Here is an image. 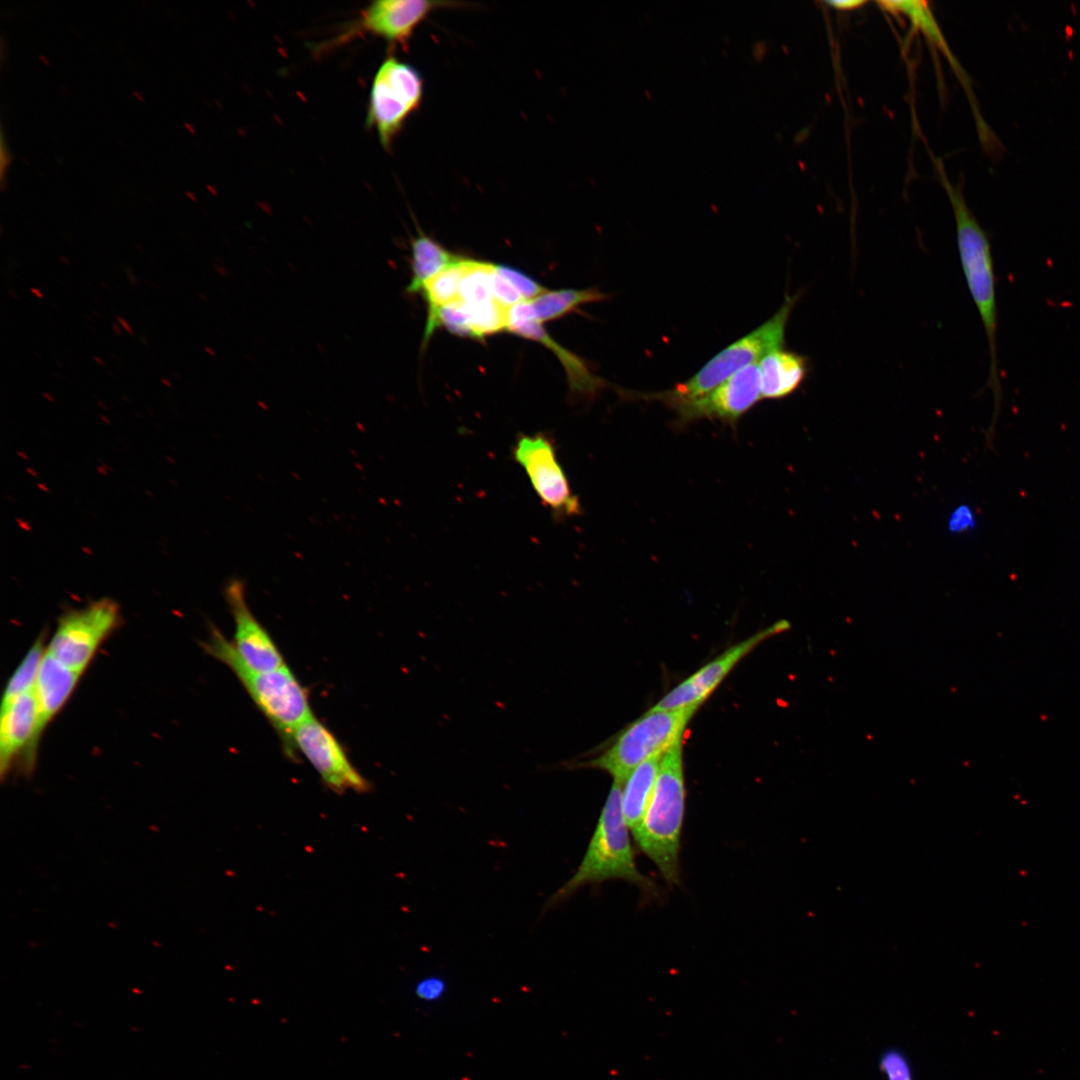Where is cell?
<instances>
[{
	"label": "cell",
	"mask_w": 1080,
	"mask_h": 1080,
	"mask_svg": "<svg viewBox=\"0 0 1080 1080\" xmlns=\"http://www.w3.org/2000/svg\"><path fill=\"white\" fill-rule=\"evenodd\" d=\"M60 259H61V260H62L63 262H65V263H66L67 265H70V262H69V261H68V260H67V259H66L65 257L61 256V257H60Z\"/></svg>",
	"instance_id": "37"
},
{
	"label": "cell",
	"mask_w": 1080,
	"mask_h": 1080,
	"mask_svg": "<svg viewBox=\"0 0 1080 1080\" xmlns=\"http://www.w3.org/2000/svg\"><path fill=\"white\" fill-rule=\"evenodd\" d=\"M161 382L164 383L166 386H169V387L171 386L170 381L166 380L165 378H162Z\"/></svg>",
	"instance_id": "36"
},
{
	"label": "cell",
	"mask_w": 1080,
	"mask_h": 1080,
	"mask_svg": "<svg viewBox=\"0 0 1080 1080\" xmlns=\"http://www.w3.org/2000/svg\"><path fill=\"white\" fill-rule=\"evenodd\" d=\"M112 327H113V332H114V333H115V334H116L117 336H122V331H121V328H120V327H119V326H118V325H117L116 323H113V324H112Z\"/></svg>",
	"instance_id": "33"
},
{
	"label": "cell",
	"mask_w": 1080,
	"mask_h": 1080,
	"mask_svg": "<svg viewBox=\"0 0 1080 1080\" xmlns=\"http://www.w3.org/2000/svg\"><path fill=\"white\" fill-rule=\"evenodd\" d=\"M117 320H118L119 324H120V325L122 326V328H123V329H124V330H125V331H126V332H127L128 334H130V335H133V333H134V332H133V329H132L131 325L129 324V322H128V321H127L126 319H124V318H122V317H120V316H117Z\"/></svg>",
	"instance_id": "31"
},
{
	"label": "cell",
	"mask_w": 1080,
	"mask_h": 1080,
	"mask_svg": "<svg viewBox=\"0 0 1080 1080\" xmlns=\"http://www.w3.org/2000/svg\"><path fill=\"white\" fill-rule=\"evenodd\" d=\"M457 257L435 239L419 231L411 241V279L406 292L408 294L420 293L430 279Z\"/></svg>",
	"instance_id": "20"
},
{
	"label": "cell",
	"mask_w": 1080,
	"mask_h": 1080,
	"mask_svg": "<svg viewBox=\"0 0 1080 1080\" xmlns=\"http://www.w3.org/2000/svg\"><path fill=\"white\" fill-rule=\"evenodd\" d=\"M291 741L295 752L304 755L334 793L370 792V782L352 764L337 737L314 715L293 730Z\"/></svg>",
	"instance_id": "11"
},
{
	"label": "cell",
	"mask_w": 1080,
	"mask_h": 1080,
	"mask_svg": "<svg viewBox=\"0 0 1080 1080\" xmlns=\"http://www.w3.org/2000/svg\"><path fill=\"white\" fill-rule=\"evenodd\" d=\"M512 456L554 519L564 520L581 513L579 499L570 487L558 460L554 440L548 434H519L512 447Z\"/></svg>",
	"instance_id": "10"
},
{
	"label": "cell",
	"mask_w": 1080,
	"mask_h": 1080,
	"mask_svg": "<svg viewBox=\"0 0 1080 1080\" xmlns=\"http://www.w3.org/2000/svg\"><path fill=\"white\" fill-rule=\"evenodd\" d=\"M758 367L762 400L789 396L800 387L809 371L807 357L783 348L763 356Z\"/></svg>",
	"instance_id": "18"
},
{
	"label": "cell",
	"mask_w": 1080,
	"mask_h": 1080,
	"mask_svg": "<svg viewBox=\"0 0 1080 1080\" xmlns=\"http://www.w3.org/2000/svg\"><path fill=\"white\" fill-rule=\"evenodd\" d=\"M800 294L787 295L777 312L759 327L729 344L712 357L696 374L670 390L638 393L637 398L657 400L668 407L701 397L744 367L769 352L783 348L789 317Z\"/></svg>",
	"instance_id": "5"
},
{
	"label": "cell",
	"mask_w": 1080,
	"mask_h": 1080,
	"mask_svg": "<svg viewBox=\"0 0 1080 1080\" xmlns=\"http://www.w3.org/2000/svg\"><path fill=\"white\" fill-rule=\"evenodd\" d=\"M492 289L497 301L508 309L516 303L523 301L520 294L508 281L495 271V268L492 273Z\"/></svg>",
	"instance_id": "27"
},
{
	"label": "cell",
	"mask_w": 1080,
	"mask_h": 1080,
	"mask_svg": "<svg viewBox=\"0 0 1080 1080\" xmlns=\"http://www.w3.org/2000/svg\"><path fill=\"white\" fill-rule=\"evenodd\" d=\"M424 78L413 65L389 55L378 67L371 83L366 127L374 129L384 149L390 151L407 120L421 106Z\"/></svg>",
	"instance_id": "7"
},
{
	"label": "cell",
	"mask_w": 1080,
	"mask_h": 1080,
	"mask_svg": "<svg viewBox=\"0 0 1080 1080\" xmlns=\"http://www.w3.org/2000/svg\"><path fill=\"white\" fill-rule=\"evenodd\" d=\"M202 648L234 673L279 735L287 757L294 760L296 752L291 741L292 732L313 713L308 691L292 670L287 665L267 672L250 670L240 660L232 642L215 626H211L210 635L207 641L202 642Z\"/></svg>",
	"instance_id": "4"
},
{
	"label": "cell",
	"mask_w": 1080,
	"mask_h": 1080,
	"mask_svg": "<svg viewBox=\"0 0 1080 1080\" xmlns=\"http://www.w3.org/2000/svg\"><path fill=\"white\" fill-rule=\"evenodd\" d=\"M825 3L829 7L833 8V9L841 10V11H848V10H854V9H858V8L862 7L866 3V1H862V0H833V1H826Z\"/></svg>",
	"instance_id": "29"
},
{
	"label": "cell",
	"mask_w": 1080,
	"mask_h": 1080,
	"mask_svg": "<svg viewBox=\"0 0 1080 1080\" xmlns=\"http://www.w3.org/2000/svg\"><path fill=\"white\" fill-rule=\"evenodd\" d=\"M427 312L422 348L427 345L435 330L440 327H444L456 336L477 339L459 300L435 309H429Z\"/></svg>",
	"instance_id": "24"
},
{
	"label": "cell",
	"mask_w": 1080,
	"mask_h": 1080,
	"mask_svg": "<svg viewBox=\"0 0 1080 1080\" xmlns=\"http://www.w3.org/2000/svg\"><path fill=\"white\" fill-rule=\"evenodd\" d=\"M935 163L954 213L963 273L985 331L990 356L988 385L997 411L1001 402V381L997 354V303L991 246L986 232L969 209L961 187L949 181L939 160H935Z\"/></svg>",
	"instance_id": "2"
},
{
	"label": "cell",
	"mask_w": 1080,
	"mask_h": 1080,
	"mask_svg": "<svg viewBox=\"0 0 1080 1080\" xmlns=\"http://www.w3.org/2000/svg\"><path fill=\"white\" fill-rule=\"evenodd\" d=\"M470 3L429 0H378L369 4L360 15L332 40L318 50H328L354 37L372 35L386 40L392 47L408 51L409 42L417 27L434 11L462 8Z\"/></svg>",
	"instance_id": "9"
},
{
	"label": "cell",
	"mask_w": 1080,
	"mask_h": 1080,
	"mask_svg": "<svg viewBox=\"0 0 1080 1080\" xmlns=\"http://www.w3.org/2000/svg\"><path fill=\"white\" fill-rule=\"evenodd\" d=\"M607 296L597 288L548 290L530 303L537 321L543 323L573 312L583 304L602 301Z\"/></svg>",
	"instance_id": "21"
},
{
	"label": "cell",
	"mask_w": 1080,
	"mask_h": 1080,
	"mask_svg": "<svg viewBox=\"0 0 1080 1080\" xmlns=\"http://www.w3.org/2000/svg\"><path fill=\"white\" fill-rule=\"evenodd\" d=\"M663 754L637 766L624 782L621 805L625 821L633 833L639 827L650 802Z\"/></svg>",
	"instance_id": "19"
},
{
	"label": "cell",
	"mask_w": 1080,
	"mask_h": 1080,
	"mask_svg": "<svg viewBox=\"0 0 1080 1080\" xmlns=\"http://www.w3.org/2000/svg\"><path fill=\"white\" fill-rule=\"evenodd\" d=\"M621 786L613 782L583 858L572 876L546 902V908L568 900L586 885L623 880L637 886L647 899L657 898L659 888L637 868L629 827L621 805Z\"/></svg>",
	"instance_id": "1"
},
{
	"label": "cell",
	"mask_w": 1080,
	"mask_h": 1080,
	"mask_svg": "<svg viewBox=\"0 0 1080 1080\" xmlns=\"http://www.w3.org/2000/svg\"><path fill=\"white\" fill-rule=\"evenodd\" d=\"M698 708L649 709L602 752L572 766L604 771L612 776L613 782L622 785L637 766L653 756L664 754L683 738L685 728Z\"/></svg>",
	"instance_id": "6"
},
{
	"label": "cell",
	"mask_w": 1080,
	"mask_h": 1080,
	"mask_svg": "<svg viewBox=\"0 0 1080 1080\" xmlns=\"http://www.w3.org/2000/svg\"><path fill=\"white\" fill-rule=\"evenodd\" d=\"M120 622V607L110 598L68 610L58 619L47 651L67 667L83 674L101 644Z\"/></svg>",
	"instance_id": "8"
},
{
	"label": "cell",
	"mask_w": 1080,
	"mask_h": 1080,
	"mask_svg": "<svg viewBox=\"0 0 1080 1080\" xmlns=\"http://www.w3.org/2000/svg\"><path fill=\"white\" fill-rule=\"evenodd\" d=\"M126 274H127L128 280L131 282V284H136L137 283V279H136L135 275L133 274V272H132V270H131V268L129 266L126 267Z\"/></svg>",
	"instance_id": "32"
},
{
	"label": "cell",
	"mask_w": 1080,
	"mask_h": 1080,
	"mask_svg": "<svg viewBox=\"0 0 1080 1080\" xmlns=\"http://www.w3.org/2000/svg\"><path fill=\"white\" fill-rule=\"evenodd\" d=\"M789 628L788 621L780 620L730 646L665 694L651 710L700 706L746 655L765 640Z\"/></svg>",
	"instance_id": "13"
},
{
	"label": "cell",
	"mask_w": 1080,
	"mask_h": 1080,
	"mask_svg": "<svg viewBox=\"0 0 1080 1080\" xmlns=\"http://www.w3.org/2000/svg\"><path fill=\"white\" fill-rule=\"evenodd\" d=\"M685 800L683 744L680 739L663 754L647 810L639 827L632 833L638 849L656 865L669 886L680 883Z\"/></svg>",
	"instance_id": "3"
},
{
	"label": "cell",
	"mask_w": 1080,
	"mask_h": 1080,
	"mask_svg": "<svg viewBox=\"0 0 1080 1080\" xmlns=\"http://www.w3.org/2000/svg\"><path fill=\"white\" fill-rule=\"evenodd\" d=\"M765 52H766V44L763 41L756 42L755 45H754V48H753L754 57L756 59L760 60L763 57V55L765 54Z\"/></svg>",
	"instance_id": "30"
},
{
	"label": "cell",
	"mask_w": 1080,
	"mask_h": 1080,
	"mask_svg": "<svg viewBox=\"0 0 1080 1080\" xmlns=\"http://www.w3.org/2000/svg\"><path fill=\"white\" fill-rule=\"evenodd\" d=\"M245 592V583L239 578H231L224 588V597L235 626L231 642L237 655L247 668L255 672H267L287 665L272 637L250 609Z\"/></svg>",
	"instance_id": "14"
},
{
	"label": "cell",
	"mask_w": 1080,
	"mask_h": 1080,
	"mask_svg": "<svg viewBox=\"0 0 1080 1080\" xmlns=\"http://www.w3.org/2000/svg\"><path fill=\"white\" fill-rule=\"evenodd\" d=\"M94 360H95V361H96V362H97L98 364H100V365H102V366H103V365H105L104 361H102V359H101L100 357H98V356H95V357H94Z\"/></svg>",
	"instance_id": "35"
},
{
	"label": "cell",
	"mask_w": 1080,
	"mask_h": 1080,
	"mask_svg": "<svg viewBox=\"0 0 1080 1080\" xmlns=\"http://www.w3.org/2000/svg\"><path fill=\"white\" fill-rule=\"evenodd\" d=\"M81 675V673L67 667L46 651L34 687L38 709L37 728L33 743V755L35 758L43 731L64 707L75 690Z\"/></svg>",
	"instance_id": "16"
},
{
	"label": "cell",
	"mask_w": 1080,
	"mask_h": 1080,
	"mask_svg": "<svg viewBox=\"0 0 1080 1080\" xmlns=\"http://www.w3.org/2000/svg\"><path fill=\"white\" fill-rule=\"evenodd\" d=\"M761 400L759 367L752 363L705 395L669 407L676 412L680 425L708 418L734 426Z\"/></svg>",
	"instance_id": "12"
},
{
	"label": "cell",
	"mask_w": 1080,
	"mask_h": 1080,
	"mask_svg": "<svg viewBox=\"0 0 1080 1080\" xmlns=\"http://www.w3.org/2000/svg\"><path fill=\"white\" fill-rule=\"evenodd\" d=\"M507 330L523 338L541 343L550 349L566 371L571 394L577 397L593 398L605 387V382L591 371L583 359L555 341L543 328L542 323L537 320L509 325Z\"/></svg>",
	"instance_id": "17"
},
{
	"label": "cell",
	"mask_w": 1080,
	"mask_h": 1080,
	"mask_svg": "<svg viewBox=\"0 0 1080 1080\" xmlns=\"http://www.w3.org/2000/svg\"><path fill=\"white\" fill-rule=\"evenodd\" d=\"M45 635L44 632L36 639L10 677L3 693L1 708L34 689L42 660L47 651Z\"/></svg>",
	"instance_id": "23"
},
{
	"label": "cell",
	"mask_w": 1080,
	"mask_h": 1080,
	"mask_svg": "<svg viewBox=\"0 0 1080 1080\" xmlns=\"http://www.w3.org/2000/svg\"><path fill=\"white\" fill-rule=\"evenodd\" d=\"M31 292L38 298H44L42 292L38 288H31Z\"/></svg>",
	"instance_id": "34"
},
{
	"label": "cell",
	"mask_w": 1080,
	"mask_h": 1080,
	"mask_svg": "<svg viewBox=\"0 0 1080 1080\" xmlns=\"http://www.w3.org/2000/svg\"><path fill=\"white\" fill-rule=\"evenodd\" d=\"M470 258L457 257L450 265L430 279L422 293L427 310L435 309L459 300L461 280L466 273Z\"/></svg>",
	"instance_id": "22"
},
{
	"label": "cell",
	"mask_w": 1080,
	"mask_h": 1080,
	"mask_svg": "<svg viewBox=\"0 0 1080 1080\" xmlns=\"http://www.w3.org/2000/svg\"><path fill=\"white\" fill-rule=\"evenodd\" d=\"M495 271L520 294L523 301H532L548 290L521 270L505 265L494 264Z\"/></svg>",
	"instance_id": "25"
},
{
	"label": "cell",
	"mask_w": 1080,
	"mask_h": 1080,
	"mask_svg": "<svg viewBox=\"0 0 1080 1080\" xmlns=\"http://www.w3.org/2000/svg\"><path fill=\"white\" fill-rule=\"evenodd\" d=\"M879 1068L887 1080H913L910 1062L898 1048H887L881 1053Z\"/></svg>",
	"instance_id": "26"
},
{
	"label": "cell",
	"mask_w": 1080,
	"mask_h": 1080,
	"mask_svg": "<svg viewBox=\"0 0 1080 1080\" xmlns=\"http://www.w3.org/2000/svg\"><path fill=\"white\" fill-rule=\"evenodd\" d=\"M38 721L34 689L1 708L0 775L4 779L17 758L23 756V770L31 773L36 762L33 743Z\"/></svg>",
	"instance_id": "15"
},
{
	"label": "cell",
	"mask_w": 1080,
	"mask_h": 1080,
	"mask_svg": "<svg viewBox=\"0 0 1080 1080\" xmlns=\"http://www.w3.org/2000/svg\"><path fill=\"white\" fill-rule=\"evenodd\" d=\"M446 985L443 979L431 976L422 979L415 987L416 995L424 1001H436L445 993Z\"/></svg>",
	"instance_id": "28"
}]
</instances>
